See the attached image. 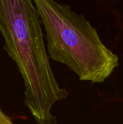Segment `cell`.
I'll return each instance as SVG.
<instances>
[{
  "label": "cell",
  "instance_id": "obj_1",
  "mask_svg": "<svg viewBox=\"0 0 123 124\" xmlns=\"http://www.w3.org/2000/svg\"><path fill=\"white\" fill-rule=\"evenodd\" d=\"M0 33L25 85V104L38 124H57L54 105L67 98L51 67L33 1L0 0Z\"/></svg>",
  "mask_w": 123,
  "mask_h": 124
},
{
  "label": "cell",
  "instance_id": "obj_2",
  "mask_svg": "<svg viewBox=\"0 0 123 124\" xmlns=\"http://www.w3.org/2000/svg\"><path fill=\"white\" fill-rule=\"evenodd\" d=\"M33 2L50 58L67 65L80 81L104 82L119 66V57L104 44L89 21L67 4L54 0Z\"/></svg>",
  "mask_w": 123,
  "mask_h": 124
},
{
  "label": "cell",
  "instance_id": "obj_3",
  "mask_svg": "<svg viewBox=\"0 0 123 124\" xmlns=\"http://www.w3.org/2000/svg\"><path fill=\"white\" fill-rule=\"evenodd\" d=\"M0 124H14L11 118L4 113L0 107Z\"/></svg>",
  "mask_w": 123,
  "mask_h": 124
}]
</instances>
